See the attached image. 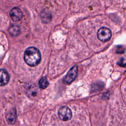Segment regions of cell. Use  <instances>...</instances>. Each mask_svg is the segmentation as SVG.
I'll use <instances>...</instances> for the list:
<instances>
[{
	"label": "cell",
	"instance_id": "7c38bea8",
	"mask_svg": "<svg viewBox=\"0 0 126 126\" xmlns=\"http://www.w3.org/2000/svg\"><path fill=\"white\" fill-rule=\"evenodd\" d=\"M118 64L122 67H125L126 66V63H124V59L123 58H122L121 60H120V61L118 63Z\"/></svg>",
	"mask_w": 126,
	"mask_h": 126
},
{
	"label": "cell",
	"instance_id": "6da1fadb",
	"mask_svg": "<svg viewBox=\"0 0 126 126\" xmlns=\"http://www.w3.org/2000/svg\"><path fill=\"white\" fill-rule=\"evenodd\" d=\"M24 59L28 65L31 66H36L41 61L40 51L35 47H30L26 49Z\"/></svg>",
	"mask_w": 126,
	"mask_h": 126
},
{
	"label": "cell",
	"instance_id": "5b68a950",
	"mask_svg": "<svg viewBox=\"0 0 126 126\" xmlns=\"http://www.w3.org/2000/svg\"><path fill=\"white\" fill-rule=\"evenodd\" d=\"M9 15L11 19L15 22L19 21L22 19L23 16L22 11L18 7H15L13 8L10 10Z\"/></svg>",
	"mask_w": 126,
	"mask_h": 126
},
{
	"label": "cell",
	"instance_id": "3957f363",
	"mask_svg": "<svg viewBox=\"0 0 126 126\" xmlns=\"http://www.w3.org/2000/svg\"><path fill=\"white\" fill-rule=\"evenodd\" d=\"M78 73V65H75L72 66L68 71L65 77L63 79V81L65 84H70L76 78Z\"/></svg>",
	"mask_w": 126,
	"mask_h": 126
},
{
	"label": "cell",
	"instance_id": "30bf717a",
	"mask_svg": "<svg viewBox=\"0 0 126 126\" xmlns=\"http://www.w3.org/2000/svg\"><path fill=\"white\" fill-rule=\"evenodd\" d=\"M42 19H43V21L44 22H49L51 19V17L50 16V14L47 12H45L42 14Z\"/></svg>",
	"mask_w": 126,
	"mask_h": 126
},
{
	"label": "cell",
	"instance_id": "277c9868",
	"mask_svg": "<svg viewBox=\"0 0 126 126\" xmlns=\"http://www.w3.org/2000/svg\"><path fill=\"white\" fill-rule=\"evenodd\" d=\"M59 117L61 120L66 121L70 120L72 117V112L70 108L66 106L61 107L58 111Z\"/></svg>",
	"mask_w": 126,
	"mask_h": 126
},
{
	"label": "cell",
	"instance_id": "ba28073f",
	"mask_svg": "<svg viewBox=\"0 0 126 126\" xmlns=\"http://www.w3.org/2000/svg\"><path fill=\"white\" fill-rule=\"evenodd\" d=\"M8 32L11 35L13 36H17L20 33V28L17 25H12L9 27Z\"/></svg>",
	"mask_w": 126,
	"mask_h": 126
},
{
	"label": "cell",
	"instance_id": "9c48e42d",
	"mask_svg": "<svg viewBox=\"0 0 126 126\" xmlns=\"http://www.w3.org/2000/svg\"><path fill=\"white\" fill-rule=\"evenodd\" d=\"M38 84L39 87L41 89H45L48 86L49 82L45 77H43L39 80Z\"/></svg>",
	"mask_w": 126,
	"mask_h": 126
},
{
	"label": "cell",
	"instance_id": "52a82bcc",
	"mask_svg": "<svg viewBox=\"0 0 126 126\" xmlns=\"http://www.w3.org/2000/svg\"><path fill=\"white\" fill-rule=\"evenodd\" d=\"M6 119L8 124L13 125L15 123L16 119V111L14 109L10 110L6 116Z\"/></svg>",
	"mask_w": 126,
	"mask_h": 126
},
{
	"label": "cell",
	"instance_id": "7a4b0ae2",
	"mask_svg": "<svg viewBox=\"0 0 126 126\" xmlns=\"http://www.w3.org/2000/svg\"><path fill=\"white\" fill-rule=\"evenodd\" d=\"M97 38L102 42L108 41L111 38L112 32L111 30L105 27L100 28L97 31Z\"/></svg>",
	"mask_w": 126,
	"mask_h": 126
},
{
	"label": "cell",
	"instance_id": "8fae6325",
	"mask_svg": "<svg viewBox=\"0 0 126 126\" xmlns=\"http://www.w3.org/2000/svg\"><path fill=\"white\" fill-rule=\"evenodd\" d=\"M124 51H125L124 48L121 46L118 47V48L116 50V52L118 54H122L124 52Z\"/></svg>",
	"mask_w": 126,
	"mask_h": 126
},
{
	"label": "cell",
	"instance_id": "8992f818",
	"mask_svg": "<svg viewBox=\"0 0 126 126\" xmlns=\"http://www.w3.org/2000/svg\"><path fill=\"white\" fill-rule=\"evenodd\" d=\"M9 75L4 69H0V86L5 85L9 82Z\"/></svg>",
	"mask_w": 126,
	"mask_h": 126
}]
</instances>
